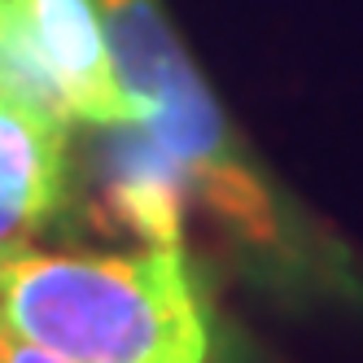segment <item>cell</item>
Returning a JSON list of instances; mask_svg holds the SVG:
<instances>
[{"label": "cell", "instance_id": "1", "mask_svg": "<svg viewBox=\"0 0 363 363\" xmlns=\"http://www.w3.org/2000/svg\"><path fill=\"white\" fill-rule=\"evenodd\" d=\"M96 13L123 92L132 96L140 123L179 162L193 206L219 228L228 250H237L250 272L258 267L280 284H328L333 276H346L328 267L320 241L294 228L284 197L254 167L228 114L179 48L158 0H96Z\"/></svg>", "mask_w": 363, "mask_h": 363}, {"label": "cell", "instance_id": "2", "mask_svg": "<svg viewBox=\"0 0 363 363\" xmlns=\"http://www.w3.org/2000/svg\"><path fill=\"white\" fill-rule=\"evenodd\" d=\"M0 328L66 363H219L223 350L184 250H22L0 267Z\"/></svg>", "mask_w": 363, "mask_h": 363}, {"label": "cell", "instance_id": "3", "mask_svg": "<svg viewBox=\"0 0 363 363\" xmlns=\"http://www.w3.org/2000/svg\"><path fill=\"white\" fill-rule=\"evenodd\" d=\"M0 101L57 123H136L96 0H0Z\"/></svg>", "mask_w": 363, "mask_h": 363}, {"label": "cell", "instance_id": "4", "mask_svg": "<svg viewBox=\"0 0 363 363\" xmlns=\"http://www.w3.org/2000/svg\"><path fill=\"white\" fill-rule=\"evenodd\" d=\"M189 206L184 171L140 118L101 127L84 197V215L96 232L145 250H179Z\"/></svg>", "mask_w": 363, "mask_h": 363}, {"label": "cell", "instance_id": "5", "mask_svg": "<svg viewBox=\"0 0 363 363\" xmlns=\"http://www.w3.org/2000/svg\"><path fill=\"white\" fill-rule=\"evenodd\" d=\"M35 232H40V223L31 215H22L13 201L0 197V267H5L9 258H18L22 250H31Z\"/></svg>", "mask_w": 363, "mask_h": 363}, {"label": "cell", "instance_id": "6", "mask_svg": "<svg viewBox=\"0 0 363 363\" xmlns=\"http://www.w3.org/2000/svg\"><path fill=\"white\" fill-rule=\"evenodd\" d=\"M0 363H66V359H57L53 350H40V346L0 328Z\"/></svg>", "mask_w": 363, "mask_h": 363}]
</instances>
